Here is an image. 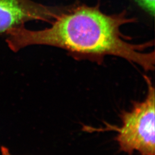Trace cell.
<instances>
[{"label": "cell", "mask_w": 155, "mask_h": 155, "mask_svg": "<svg viewBox=\"0 0 155 155\" xmlns=\"http://www.w3.org/2000/svg\"><path fill=\"white\" fill-rule=\"evenodd\" d=\"M134 21L125 11L107 15L99 6H67L50 27L36 31L25 26L15 28L7 33L6 43L15 52L31 45H48L66 51L76 60L101 64L106 56H115L145 71H153L155 52H144L153 43H130L121 31L122 25Z\"/></svg>", "instance_id": "6da1fadb"}, {"label": "cell", "mask_w": 155, "mask_h": 155, "mask_svg": "<svg viewBox=\"0 0 155 155\" xmlns=\"http://www.w3.org/2000/svg\"><path fill=\"white\" fill-rule=\"evenodd\" d=\"M148 92L144 101L133 104L130 111L121 114L122 125L116 137L120 150L128 155L155 154V89L150 78L144 76Z\"/></svg>", "instance_id": "7a4b0ae2"}, {"label": "cell", "mask_w": 155, "mask_h": 155, "mask_svg": "<svg viewBox=\"0 0 155 155\" xmlns=\"http://www.w3.org/2000/svg\"><path fill=\"white\" fill-rule=\"evenodd\" d=\"M66 8L45 5L32 0H0V36L31 21L50 24Z\"/></svg>", "instance_id": "3957f363"}, {"label": "cell", "mask_w": 155, "mask_h": 155, "mask_svg": "<svg viewBox=\"0 0 155 155\" xmlns=\"http://www.w3.org/2000/svg\"><path fill=\"white\" fill-rule=\"evenodd\" d=\"M142 9L152 16L155 15V0H135Z\"/></svg>", "instance_id": "277c9868"}, {"label": "cell", "mask_w": 155, "mask_h": 155, "mask_svg": "<svg viewBox=\"0 0 155 155\" xmlns=\"http://www.w3.org/2000/svg\"><path fill=\"white\" fill-rule=\"evenodd\" d=\"M1 154L2 155H12L9 150L4 147L1 148Z\"/></svg>", "instance_id": "5b68a950"}]
</instances>
